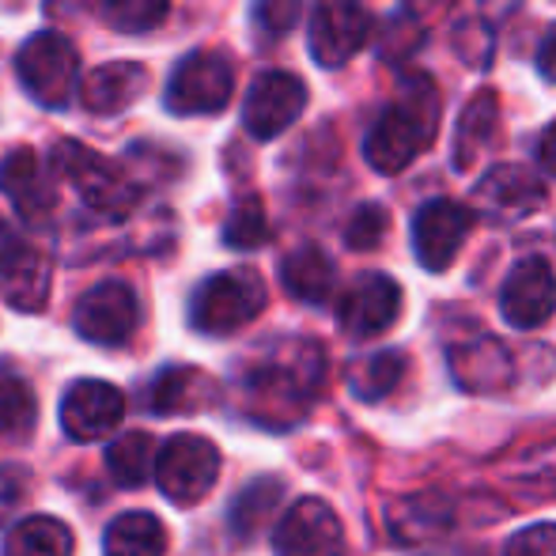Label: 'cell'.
<instances>
[{
    "label": "cell",
    "instance_id": "30",
    "mask_svg": "<svg viewBox=\"0 0 556 556\" xmlns=\"http://www.w3.org/2000/svg\"><path fill=\"white\" fill-rule=\"evenodd\" d=\"M280 496H285V484H280L277 477H257V481L250 484V489H242L239 500H235L231 527L239 530L242 538L257 534V530H262V522L277 511Z\"/></svg>",
    "mask_w": 556,
    "mask_h": 556
},
{
    "label": "cell",
    "instance_id": "1",
    "mask_svg": "<svg viewBox=\"0 0 556 556\" xmlns=\"http://www.w3.org/2000/svg\"><path fill=\"white\" fill-rule=\"evenodd\" d=\"M323 379H326L323 344L295 337V341L273 344L247 371L242 387H247L250 413L257 420H265V425L280 428L303 417V409L323 390Z\"/></svg>",
    "mask_w": 556,
    "mask_h": 556
},
{
    "label": "cell",
    "instance_id": "32",
    "mask_svg": "<svg viewBox=\"0 0 556 556\" xmlns=\"http://www.w3.org/2000/svg\"><path fill=\"white\" fill-rule=\"evenodd\" d=\"M170 12V0H103V15L122 35H144L160 27Z\"/></svg>",
    "mask_w": 556,
    "mask_h": 556
},
{
    "label": "cell",
    "instance_id": "8",
    "mask_svg": "<svg viewBox=\"0 0 556 556\" xmlns=\"http://www.w3.org/2000/svg\"><path fill=\"white\" fill-rule=\"evenodd\" d=\"M371 38V12L364 0H318L311 12V58L323 68H341Z\"/></svg>",
    "mask_w": 556,
    "mask_h": 556
},
{
    "label": "cell",
    "instance_id": "39",
    "mask_svg": "<svg viewBox=\"0 0 556 556\" xmlns=\"http://www.w3.org/2000/svg\"><path fill=\"white\" fill-rule=\"evenodd\" d=\"M405 8H413V12H428V8H440L443 0H402Z\"/></svg>",
    "mask_w": 556,
    "mask_h": 556
},
{
    "label": "cell",
    "instance_id": "4",
    "mask_svg": "<svg viewBox=\"0 0 556 556\" xmlns=\"http://www.w3.org/2000/svg\"><path fill=\"white\" fill-rule=\"evenodd\" d=\"M20 84L30 91L38 106H61L80 91V58H76V46L65 35H53V30H38L23 42L20 58Z\"/></svg>",
    "mask_w": 556,
    "mask_h": 556
},
{
    "label": "cell",
    "instance_id": "20",
    "mask_svg": "<svg viewBox=\"0 0 556 556\" xmlns=\"http://www.w3.org/2000/svg\"><path fill=\"white\" fill-rule=\"evenodd\" d=\"M451 375L469 394H492V390H504L511 382L515 364L511 352L496 337H477V341L451 349Z\"/></svg>",
    "mask_w": 556,
    "mask_h": 556
},
{
    "label": "cell",
    "instance_id": "2",
    "mask_svg": "<svg viewBox=\"0 0 556 556\" xmlns=\"http://www.w3.org/2000/svg\"><path fill=\"white\" fill-rule=\"evenodd\" d=\"M440 129V88L432 76H409L397 99L367 132L364 155L379 175H402L420 152H428Z\"/></svg>",
    "mask_w": 556,
    "mask_h": 556
},
{
    "label": "cell",
    "instance_id": "25",
    "mask_svg": "<svg viewBox=\"0 0 556 556\" xmlns=\"http://www.w3.org/2000/svg\"><path fill=\"white\" fill-rule=\"evenodd\" d=\"M73 530L50 515H30L4 538V556H73Z\"/></svg>",
    "mask_w": 556,
    "mask_h": 556
},
{
    "label": "cell",
    "instance_id": "3",
    "mask_svg": "<svg viewBox=\"0 0 556 556\" xmlns=\"http://www.w3.org/2000/svg\"><path fill=\"white\" fill-rule=\"evenodd\" d=\"M265 280L254 269H224L208 277L190 300L193 330L208 337H227L242 326H250L265 311Z\"/></svg>",
    "mask_w": 556,
    "mask_h": 556
},
{
    "label": "cell",
    "instance_id": "7",
    "mask_svg": "<svg viewBox=\"0 0 556 556\" xmlns=\"http://www.w3.org/2000/svg\"><path fill=\"white\" fill-rule=\"evenodd\" d=\"M235 91V68L224 53L216 50H198L190 58H182V65L175 68L167 88V111L170 114H220L231 103Z\"/></svg>",
    "mask_w": 556,
    "mask_h": 556
},
{
    "label": "cell",
    "instance_id": "26",
    "mask_svg": "<svg viewBox=\"0 0 556 556\" xmlns=\"http://www.w3.org/2000/svg\"><path fill=\"white\" fill-rule=\"evenodd\" d=\"M155 440L148 432H125L117 435L106 451V469H111L114 484L122 489H140L148 477H155Z\"/></svg>",
    "mask_w": 556,
    "mask_h": 556
},
{
    "label": "cell",
    "instance_id": "22",
    "mask_svg": "<svg viewBox=\"0 0 556 556\" xmlns=\"http://www.w3.org/2000/svg\"><path fill=\"white\" fill-rule=\"evenodd\" d=\"M280 280H285L288 295L300 303H326L337 285V269L323 247H300L280 262Z\"/></svg>",
    "mask_w": 556,
    "mask_h": 556
},
{
    "label": "cell",
    "instance_id": "9",
    "mask_svg": "<svg viewBox=\"0 0 556 556\" xmlns=\"http://www.w3.org/2000/svg\"><path fill=\"white\" fill-rule=\"evenodd\" d=\"M140 323V303L125 280H103L91 292H84V300L73 311V326L84 341L103 344V349H117L137 333Z\"/></svg>",
    "mask_w": 556,
    "mask_h": 556
},
{
    "label": "cell",
    "instance_id": "37",
    "mask_svg": "<svg viewBox=\"0 0 556 556\" xmlns=\"http://www.w3.org/2000/svg\"><path fill=\"white\" fill-rule=\"evenodd\" d=\"M538 163H542L545 175L556 178V122L545 125L542 140H538Z\"/></svg>",
    "mask_w": 556,
    "mask_h": 556
},
{
    "label": "cell",
    "instance_id": "10",
    "mask_svg": "<svg viewBox=\"0 0 556 556\" xmlns=\"http://www.w3.org/2000/svg\"><path fill=\"white\" fill-rule=\"evenodd\" d=\"M277 556H344V527L326 500L303 496L285 511L273 534Z\"/></svg>",
    "mask_w": 556,
    "mask_h": 556
},
{
    "label": "cell",
    "instance_id": "31",
    "mask_svg": "<svg viewBox=\"0 0 556 556\" xmlns=\"http://www.w3.org/2000/svg\"><path fill=\"white\" fill-rule=\"evenodd\" d=\"M224 242L231 250H257L262 242H269V216H265L262 201L242 198L231 208V216L224 224Z\"/></svg>",
    "mask_w": 556,
    "mask_h": 556
},
{
    "label": "cell",
    "instance_id": "18",
    "mask_svg": "<svg viewBox=\"0 0 556 556\" xmlns=\"http://www.w3.org/2000/svg\"><path fill=\"white\" fill-rule=\"evenodd\" d=\"M477 205L496 220H527L530 213L545 205V186L522 167H492L477 186Z\"/></svg>",
    "mask_w": 556,
    "mask_h": 556
},
{
    "label": "cell",
    "instance_id": "23",
    "mask_svg": "<svg viewBox=\"0 0 556 556\" xmlns=\"http://www.w3.org/2000/svg\"><path fill=\"white\" fill-rule=\"evenodd\" d=\"M500 122V99L496 91H477L469 99V106L458 117V132H454V170H469L477 163V155L492 144Z\"/></svg>",
    "mask_w": 556,
    "mask_h": 556
},
{
    "label": "cell",
    "instance_id": "6",
    "mask_svg": "<svg viewBox=\"0 0 556 556\" xmlns=\"http://www.w3.org/2000/svg\"><path fill=\"white\" fill-rule=\"evenodd\" d=\"M53 167L68 178V186L80 193L84 205L99 208V213H125V208L137 201V190L125 182L122 170L88 144L61 140V144L53 148Z\"/></svg>",
    "mask_w": 556,
    "mask_h": 556
},
{
    "label": "cell",
    "instance_id": "17",
    "mask_svg": "<svg viewBox=\"0 0 556 556\" xmlns=\"http://www.w3.org/2000/svg\"><path fill=\"white\" fill-rule=\"evenodd\" d=\"M50 257L42 254L30 242H8L0 250V300L8 307L23 311V315H35L50 300Z\"/></svg>",
    "mask_w": 556,
    "mask_h": 556
},
{
    "label": "cell",
    "instance_id": "36",
    "mask_svg": "<svg viewBox=\"0 0 556 556\" xmlns=\"http://www.w3.org/2000/svg\"><path fill=\"white\" fill-rule=\"evenodd\" d=\"M23 492H27V477L20 466H0V527L20 511Z\"/></svg>",
    "mask_w": 556,
    "mask_h": 556
},
{
    "label": "cell",
    "instance_id": "11",
    "mask_svg": "<svg viewBox=\"0 0 556 556\" xmlns=\"http://www.w3.org/2000/svg\"><path fill=\"white\" fill-rule=\"evenodd\" d=\"M402 315V288L387 273H364L349 285V292L337 303V323L349 337L367 341V337L387 333Z\"/></svg>",
    "mask_w": 556,
    "mask_h": 556
},
{
    "label": "cell",
    "instance_id": "38",
    "mask_svg": "<svg viewBox=\"0 0 556 556\" xmlns=\"http://www.w3.org/2000/svg\"><path fill=\"white\" fill-rule=\"evenodd\" d=\"M538 73L556 84V27L542 38V46H538Z\"/></svg>",
    "mask_w": 556,
    "mask_h": 556
},
{
    "label": "cell",
    "instance_id": "15",
    "mask_svg": "<svg viewBox=\"0 0 556 556\" xmlns=\"http://www.w3.org/2000/svg\"><path fill=\"white\" fill-rule=\"evenodd\" d=\"M303 106H307V88L300 76L292 73H265L254 80L247 103H242V125L250 137L273 140L300 122Z\"/></svg>",
    "mask_w": 556,
    "mask_h": 556
},
{
    "label": "cell",
    "instance_id": "14",
    "mask_svg": "<svg viewBox=\"0 0 556 556\" xmlns=\"http://www.w3.org/2000/svg\"><path fill=\"white\" fill-rule=\"evenodd\" d=\"M125 417V397L122 390L103 379H80L65 390L61 397V428L68 440L76 443H96L114 435V428Z\"/></svg>",
    "mask_w": 556,
    "mask_h": 556
},
{
    "label": "cell",
    "instance_id": "19",
    "mask_svg": "<svg viewBox=\"0 0 556 556\" xmlns=\"http://www.w3.org/2000/svg\"><path fill=\"white\" fill-rule=\"evenodd\" d=\"M216 397H220V387L201 367H167L152 379L144 402L155 417H190L213 405Z\"/></svg>",
    "mask_w": 556,
    "mask_h": 556
},
{
    "label": "cell",
    "instance_id": "28",
    "mask_svg": "<svg viewBox=\"0 0 556 556\" xmlns=\"http://www.w3.org/2000/svg\"><path fill=\"white\" fill-rule=\"evenodd\" d=\"M38 420V397L23 375L0 367V440H27Z\"/></svg>",
    "mask_w": 556,
    "mask_h": 556
},
{
    "label": "cell",
    "instance_id": "12",
    "mask_svg": "<svg viewBox=\"0 0 556 556\" xmlns=\"http://www.w3.org/2000/svg\"><path fill=\"white\" fill-rule=\"evenodd\" d=\"M556 311V273L545 257H522L500 288V315L515 330H538Z\"/></svg>",
    "mask_w": 556,
    "mask_h": 556
},
{
    "label": "cell",
    "instance_id": "35",
    "mask_svg": "<svg viewBox=\"0 0 556 556\" xmlns=\"http://www.w3.org/2000/svg\"><path fill=\"white\" fill-rule=\"evenodd\" d=\"M300 12H303V0H257L254 20L269 35H288L300 23Z\"/></svg>",
    "mask_w": 556,
    "mask_h": 556
},
{
    "label": "cell",
    "instance_id": "27",
    "mask_svg": "<svg viewBox=\"0 0 556 556\" xmlns=\"http://www.w3.org/2000/svg\"><path fill=\"white\" fill-rule=\"evenodd\" d=\"M390 534L405 545H417V542H428L435 538L440 530L446 527V504L440 496H409L402 504L390 507Z\"/></svg>",
    "mask_w": 556,
    "mask_h": 556
},
{
    "label": "cell",
    "instance_id": "34",
    "mask_svg": "<svg viewBox=\"0 0 556 556\" xmlns=\"http://www.w3.org/2000/svg\"><path fill=\"white\" fill-rule=\"evenodd\" d=\"M504 556H556V522H534L511 534Z\"/></svg>",
    "mask_w": 556,
    "mask_h": 556
},
{
    "label": "cell",
    "instance_id": "5",
    "mask_svg": "<svg viewBox=\"0 0 556 556\" xmlns=\"http://www.w3.org/2000/svg\"><path fill=\"white\" fill-rule=\"evenodd\" d=\"M216 477H220V451L205 435H170L155 454V484L167 500L190 507L213 492Z\"/></svg>",
    "mask_w": 556,
    "mask_h": 556
},
{
    "label": "cell",
    "instance_id": "33",
    "mask_svg": "<svg viewBox=\"0 0 556 556\" xmlns=\"http://www.w3.org/2000/svg\"><path fill=\"white\" fill-rule=\"evenodd\" d=\"M387 227H390V216L382 205H359L356 213L349 216V224H344V242H349V250H375L382 247V239H387Z\"/></svg>",
    "mask_w": 556,
    "mask_h": 556
},
{
    "label": "cell",
    "instance_id": "24",
    "mask_svg": "<svg viewBox=\"0 0 556 556\" xmlns=\"http://www.w3.org/2000/svg\"><path fill=\"white\" fill-rule=\"evenodd\" d=\"M106 556H163L167 527L152 511H125L106 527Z\"/></svg>",
    "mask_w": 556,
    "mask_h": 556
},
{
    "label": "cell",
    "instance_id": "13",
    "mask_svg": "<svg viewBox=\"0 0 556 556\" xmlns=\"http://www.w3.org/2000/svg\"><path fill=\"white\" fill-rule=\"evenodd\" d=\"M477 216L466 205L451 198L428 201L425 208L413 220V250H417V262L432 273L451 269V262L458 257V250L466 247L469 231H473Z\"/></svg>",
    "mask_w": 556,
    "mask_h": 556
},
{
    "label": "cell",
    "instance_id": "16",
    "mask_svg": "<svg viewBox=\"0 0 556 556\" xmlns=\"http://www.w3.org/2000/svg\"><path fill=\"white\" fill-rule=\"evenodd\" d=\"M0 193L30 224H42L58 205V186L35 148H20L0 160Z\"/></svg>",
    "mask_w": 556,
    "mask_h": 556
},
{
    "label": "cell",
    "instance_id": "29",
    "mask_svg": "<svg viewBox=\"0 0 556 556\" xmlns=\"http://www.w3.org/2000/svg\"><path fill=\"white\" fill-rule=\"evenodd\" d=\"M402 375H405V356L397 349H382L349 367V387L359 402H382L402 382Z\"/></svg>",
    "mask_w": 556,
    "mask_h": 556
},
{
    "label": "cell",
    "instance_id": "21",
    "mask_svg": "<svg viewBox=\"0 0 556 556\" xmlns=\"http://www.w3.org/2000/svg\"><path fill=\"white\" fill-rule=\"evenodd\" d=\"M148 88V68L137 61H111L99 65L84 76L80 99L91 114H122L144 96Z\"/></svg>",
    "mask_w": 556,
    "mask_h": 556
}]
</instances>
